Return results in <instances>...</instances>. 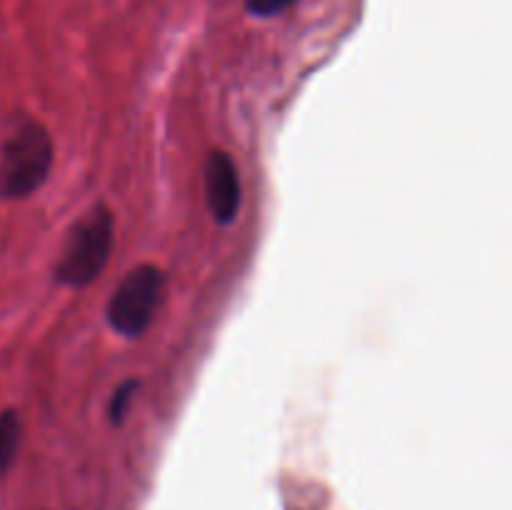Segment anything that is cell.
I'll list each match as a JSON object with an SVG mask.
<instances>
[{"instance_id":"obj_1","label":"cell","mask_w":512,"mask_h":510,"mask_svg":"<svg viewBox=\"0 0 512 510\" xmlns=\"http://www.w3.org/2000/svg\"><path fill=\"white\" fill-rule=\"evenodd\" d=\"M115 245V218L108 205L85 210L73 225L55 263V280L68 288H88L103 275Z\"/></svg>"},{"instance_id":"obj_2","label":"cell","mask_w":512,"mask_h":510,"mask_svg":"<svg viewBox=\"0 0 512 510\" xmlns=\"http://www.w3.org/2000/svg\"><path fill=\"white\" fill-rule=\"evenodd\" d=\"M55 145L48 128L33 118L18 120L0 145V200H23L43 188L53 170Z\"/></svg>"},{"instance_id":"obj_3","label":"cell","mask_w":512,"mask_h":510,"mask_svg":"<svg viewBox=\"0 0 512 510\" xmlns=\"http://www.w3.org/2000/svg\"><path fill=\"white\" fill-rule=\"evenodd\" d=\"M165 300V275L158 265L143 263L128 270L108 303V323L123 338L135 340L158 318Z\"/></svg>"},{"instance_id":"obj_4","label":"cell","mask_w":512,"mask_h":510,"mask_svg":"<svg viewBox=\"0 0 512 510\" xmlns=\"http://www.w3.org/2000/svg\"><path fill=\"white\" fill-rule=\"evenodd\" d=\"M205 200L215 223L230 225L243 205L238 165L223 150H213L205 160Z\"/></svg>"},{"instance_id":"obj_5","label":"cell","mask_w":512,"mask_h":510,"mask_svg":"<svg viewBox=\"0 0 512 510\" xmlns=\"http://www.w3.org/2000/svg\"><path fill=\"white\" fill-rule=\"evenodd\" d=\"M23 440V423L15 410H3L0 413V473H8L10 465L15 463Z\"/></svg>"},{"instance_id":"obj_6","label":"cell","mask_w":512,"mask_h":510,"mask_svg":"<svg viewBox=\"0 0 512 510\" xmlns=\"http://www.w3.org/2000/svg\"><path fill=\"white\" fill-rule=\"evenodd\" d=\"M138 388H140V380H135V378L123 380V383L115 388L113 398H110V408H108L110 423H113V425L123 423L125 415H128V410H130V405H133Z\"/></svg>"},{"instance_id":"obj_7","label":"cell","mask_w":512,"mask_h":510,"mask_svg":"<svg viewBox=\"0 0 512 510\" xmlns=\"http://www.w3.org/2000/svg\"><path fill=\"white\" fill-rule=\"evenodd\" d=\"M295 3L298 0H245V8L255 18H273V15L285 13Z\"/></svg>"}]
</instances>
